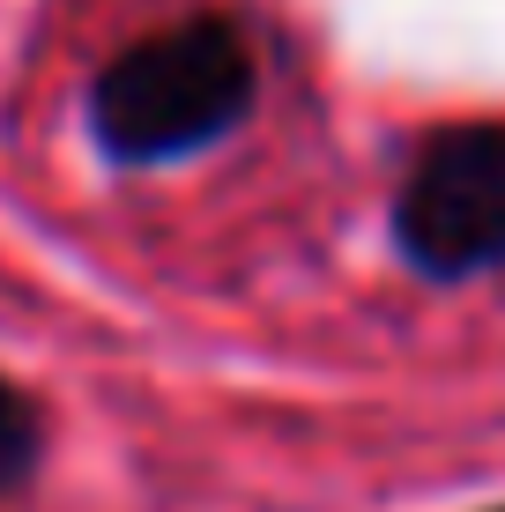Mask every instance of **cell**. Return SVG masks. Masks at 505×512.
Here are the masks:
<instances>
[{"mask_svg": "<svg viewBox=\"0 0 505 512\" xmlns=\"http://www.w3.org/2000/svg\"><path fill=\"white\" fill-rule=\"evenodd\" d=\"M253 45L223 15H194L127 45L90 90V127L119 164H179L253 112Z\"/></svg>", "mask_w": 505, "mask_h": 512, "instance_id": "cell-1", "label": "cell"}, {"mask_svg": "<svg viewBox=\"0 0 505 512\" xmlns=\"http://www.w3.org/2000/svg\"><path fill=\"white\" fill-rule=\"evenodd\" d=\"M394 245L416 275L468 282L505 268V119L424 141L394 193Z\"/></svg>", "mask_w": 505, "mask_h": 512, "instance_id": "cell-2", "label": "cell"}, {"mask_svg": "<svg viewBox=\"0 0 505 512\" xmlns=\"http://www.w3.org/2000/svg\"><path fill=\"white\" fill-rule=\"evenodd\" d=\"M38 453H45V416H38V401H30L15 379H0V498H8V490H23V475L38 468Z\"/></svg>", "mask_w": 505, "mask_h": 512, "instance_id": "cell-3", "label": "cell"}]
</instances>
